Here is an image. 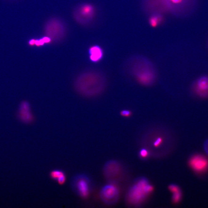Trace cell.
Returning a JSON list of instances; mask_svg holds the SVG:
<instances>
[{"instance_id":"cell-13","label":"cell","mask_w":208,"mask_h":208,"mask_svg":"<svg viewBox=\"0 0 208 208\" xmlns=\"http://www.w3.org/2000/svg\"><path fill=\"white\" fill-rule=\"evenodd\" d=\"M90 57L93 61H97L102 58L103 52L102 49L99 46H94L90 48L89 50Z\"/></svg>"},{"instance_id":"cell-1","label":"cell","mask_w":208,"mask_h":208,"mask_svg":"<svg viewBox=\"0 0 208 208\" xmlns=\"http://www.w3.org/2000/svg\"><path fill=\"white\" fill-rule=\"evenodd\" d=\"M142 143L150 155L153 157H164L173 150V138L170 133L162 129H153L143 136Z\"/></svg>"},{"instance_id":"cell-6","label":"cell","mask_w":208,"mask_h":208,"mask_svg":"<svg viewBox=\"0 0 208 208\" xmlns=\"http://www.w3.org/2000/svg\"><path fill=\"white\" fill-rule=\"evenodd\" d=\"M99 195L101 201L105 205H115L120 197V188L118 184L108 182L101 188Z\"/></svg>"},{"instance_id":"cell-9","label":"cell","mask_w":208,"mask_h":208,"mask_svg":"<svg viewBox=\"0 0 208 208\" xmlns=\"http://www.w3.org/2000/svg\"><path fill=\"white\" fill-rule=\"evenodd\" d=\"M95 10L92 5L88 4L82 5L77 9L74 16L78 21L82 24H86L92 19Z\"/></svg>"},{"instance_id":"cell-8","label":"cell","mask_w":208,"mask_h":208,"mask_svg":"<svg viewBox=\"0 0 208 208\" xmlns=\"http://www.w3.org/2000/svg\"><path fill=\"white\" fill-rule=\"evenodd\" d=\"M46 32L47 36L52 40H58L64 36V28L60 21L56 19H52L47 23Z\"/></svg>"},{"instance_id":"cell-20","label":"cell","mask_w":208,"mask_h":208,"mask_svg":"<svg viewBox=\"0 0 208 208\" xmlns=\"http://www.w3.org/2000/svg\"><path fill=\"white\" fill-rule=\"evenodd\" d=\"M44 41L43 38L39 40H35V44L36 46H40L43 45L44 44Z\"/></svg>"},{"instance_id":"cell-18","label":"cell","mask_w":208,"mask_h":208,"mask_svg":"<svg viewBox=\"0 0 208 208\" xmlns=\"http://www.w3.org/2000/svg\"><path fill=\"white\" fill-rule=\"evenodd\" d=\"M132 114V112L128 110H124L122 111V112H121V115L122 116H123V117H130L131 116Z\"/></svg>"},{"instance_id":"cell-17","label":"cell","mask_w":208,"mask_h":208,"mask_svg":"<svg viewBox=\"0 0 208 208\" xmlns=\"http://www.w3.org/2000/svg\"><path fill=\"white\" fill-rule=\"evenodd\" d=\"M168 189L171 192H172V193L181 190L179 186L175 185V184H174L170 185L168 186Z\"/></svg>"},{"instance_id":"cell-22","label":"cell","mask_w":208,"mask_h":208,"mask_svg":"<svg viewBox=\"0 0 208 208\" xmlns=\"http://www.w3.org/2000/svg\"><path fill=\"white\" fill-rule=\"evenodd\" d=\"M35 40L34 39H32L29 42V44L30 45H34L35 44Z\"/></svg>"},{"instance_id":"cell-14","label":"cell","mask_w":208,"mask_h":208,"mask_svg":"<svg viewBox=\"0 0 208 208\" xmlns=\"http://www.w3.org/2000/svg\"><path fill=\"white\" fill-rule=\"evenodd\" d=\"M182 199V192L181 190L173 193L172 201L174 204H178L180 202Z\"/></svg>"},{"instance_id":"cell-15","label":"cell","mask_w":208,"mask_h":208,"mask_svg":"<svg viewBox=\"0 0 208 208\" xmlns=\"http://www.w3.org/2000/svg\"><path fill=\"white\" fill-rule=\"evenodd\" d=\"M160 17L155 16L151 17L150 19V23L152 26L155 27L157 26L160 22Z\"/></svg>"},{"instance_id":"cell-3","label":"cell","mask_w":208,"mask_h":208,"mask_svg":"<svg viewBox=\"0 0 208 208\" xmlns=\"http://www.w3.org/2000/svg\"><path fill=\"white\" fill-rule=\"evenodd\" d=\"M154 187L144 177L135 181L126 195V202L130 205L139 206L145 201L154 190Z\"/></svg>"},{"instance_id":"cell-11","label":"cell","mask_w":208,"mask_h":208,"mask_svg":"<svg viewBox=\"0 0 208 208\" xmlns=\"http://www.w3.org/2000/svg\"><path fill=\"white\" fill-rule=\"evenodd\" d=\"M194 89L196 94L201 97L208 95V76H202L198 79L195 84Z\"/></svg>"},{"instance_id":"cell-4","label":"cell","mask_w":208,"mask_h":208,"mask_svg":"<svg viewBox=\"0 0 208 208\" xmlns=\"http://www.w3.org/2000/svg\"><path fill=\"white\" fill-rule=\"evenodd\" d=\"M131 71L133 76L140 84L150 86L155 82L156 74L151 63L148 61H137L133 63Z\"/></svg>"},{"instance_id":"cell-21","label":"cell","mask_w":208,"mask_h":208,"mask_svg":"<svg viewBox=\"0 0 208 208\" xmlns=\"http://www.w3.org/2000/svg\"><path fill=\"white\" fill-rule=\"evenodd\" d=\"M173 3L178 4L180 3L183 0H171Z\"/></svg>"},{"instance_id":"cell-10","label":"cell","mask_w":208,"mask_h":208,"mask_svg":"<svg viewBox=\"0 0 208 208\" xmlns=\"http://www.w3.org/2000/svg\"><path fill=\"white\" fill-rule=\"evenodd\" d=\"M188 165L195 172L202 173L208 169V160L201 154H195L189 159Z\"/></svg>"},{"instance_id":"cell-19","label":"cell","mask_w":208,"mask_h":208,"mask_svg":"<svg viewBox=\"0 0 208 208\" xmlns=\"http://www.w3.org/2000/svg\"><path fill=\"white\" fill-rule=\"evenodd\" d=\"M204 149L205 153L208 156V138L204 143Z\"/></svg>"},{"instance_id":"cell-7","label":"cell","mask_w":208,"mask_h":208,"mask_svg":"<svg viewBox=\"0 0 208 208\" xmlns=\"http://www.w3.org/2000/svg\"><path fill=\"white\" fill-rule=\"evenodd\" d=\"M123 172L121 165L115 160L108 161L103 167V175L108 182L118 184L122 177Z\"/></svg>"},{"instance_id":"cell-16","label":"cell","mask_w":208,"mask_h":208,"mask_svg":"<svg viewBox=\"0 0 208 208\" xmlns=\"http://www.w3.org/2000/svg\"><path fill=\"white\" fill-rule=\"evenodd\" d=\"M150 155L149 152L146 148H144L140 151L139 156L142 159H146L148 158Z\"/></svg>"},{"instance_id":"cell-5","label":"cell","mask_w":208,"mask_h":208,"mask_svg":"<svg viewBox=\"0 0 208 208\" xmlns=\"http://www.w3.org/2000/svg\"><path fill=\"white\" fill-rule=\"evenodd\" d=\"M71 185L74 192L82 199H87L90 195L91 181L86 175L80 174L75 176L71 181Z\"/></svg>"},{"instance_id":"cell-2","label":"cell","mask_w":208,"mask_h":208,"mask_svg":"<svg viewBox=\"0 0 208 208\" xmlns=\"http://www.w3.org/2000/svg\"><path fill=\"white\" fill-rule=\"evenodd\" d=\"M106 81L104 76L96 71L81 74L76 81L75 87L78 92L86 96H96L104 90Z\"/></svg>"},{"instance_id":"cell-12","label":"cell","mask_w":208,"mask_h":208,"mask_svg":"<svg viewBox=\"0 0 208 208\" xmlns=\"http://www.w3.org/2000/svg\"><path fill=\"white\" fill-rule=\"evenodd\" d=\"M49 176L51 178L56 180L60 185L65 184L66 180V176L65 173L60 170H54L50 173Z\"/></svg>"}]
</instances>
